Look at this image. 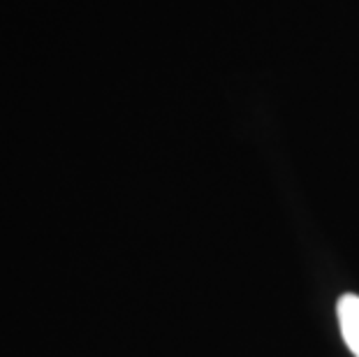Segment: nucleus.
I'll return each instance as SVG.
<instances>
[{
	"mask_svg": "<svg viewBox=\"0 0 359 357\" xmlns=\"http://www.w3.org/2000/svg\"><path fill=\"white\" fill-rule=\"evenodd\" d=\"M336 311H339V325L346 346L355 357H359V297L357 295H343Z\"/></svg>",
	"mask_w": 359,
	"mask_h": 357,
	"instance_id": "nucleus-1",
	"label": "nucleus"
}]
</instances>
